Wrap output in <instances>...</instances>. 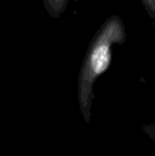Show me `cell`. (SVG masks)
Wrapping results in <instances>:
<instances>
[{"label": "cell", "mask_w": 155, "mask_h": 156, "mask_svg": "<svg viewBox=\"0 0 155 156\" xmlns=\"http://www.w3.org/2000/svg\"><path fill=\"white\" fill-rule=\"evenodd\" d=\"M125 37L123 22L119 16H112L100 26L89 45L78 77L79 107L84 122L88 124L91 119L94 84L111 63L112 46L122 45Z\"/></svg>", "instance_id": "6da1fadb"}, {"label": "cell", "mask_w": 155, "mask_h": 156, "mask_svg": "<svg viewBox=\"0 0 155 156\" xmlns=\"http://www.w3.org/2000/svg\"><path fill=\"white\" fill-rule=\"evenodd\" d=\"M70 0H42L43 5L50 17L58 18L66 10Z\"/></svg>", "instance_id": "7a4b0ae2"}, {"label": "cell", "mask_w": 155, "mask_h": 156, "mask_svg": "<svg viewBox=\"0 0 155 156\" xmlns=\"http://www.w3.org/2000/svg\"><path fill=\"white\" fill-rule=\"evenodd\" d=\"M145 132L149 134V136L153 137L155 140V124L152 125V126H149V127H146Z\"/></svg>", "instance_id": "277c9868"}, {"label": "cell", "mask_w": 155, "mask_h": 156, "mask_svg": "<svg viewBox=\"0 0 155 156\" xmlns=\"http://www.w3.org/2000/svg\"><path fill=\"white\" fill-rule=\"evenodd\" d=\"M142 2L155 26V0H142Z\"/></svg>", "instance_id": "3957f363"}]
</instances>
